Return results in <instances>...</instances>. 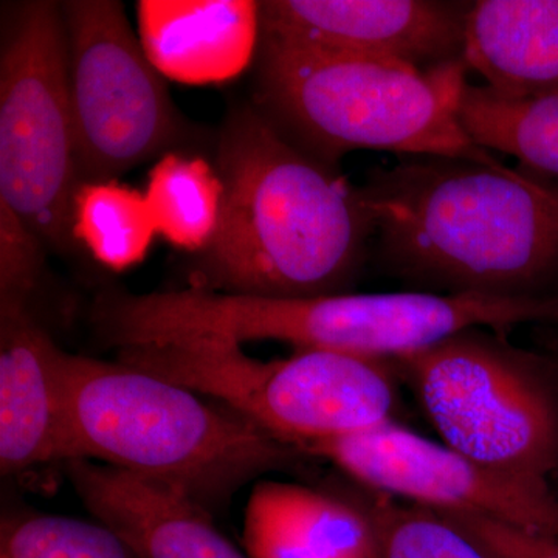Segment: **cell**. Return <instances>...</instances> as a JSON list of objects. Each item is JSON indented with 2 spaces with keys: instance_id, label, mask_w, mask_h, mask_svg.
I'll use <instances>...</instances> for the list:
<instances>
[{
  "instance_id": "obj_6",
  "label": "cell",
  "mask_w": 558,
  "mask_h": 558,
  "mask_svg": "<svg viewBox=\"0 0 558 558\" xmlns=\"http://www.w3.org/2000/svg\"><path fill=\"white\" fill-rule=\"evenodd\" d=\"M119 360L230 407L300 451L395 421L391 360L296 349L264 362L241 344L186 339L119 349Z\"/></svg>"
},
{
  "instance_id": "obj_14",
  "label": "cell",
  "mask_w": 558,
  "mask_h": 558,
  "mask_svg": "<svg viewBox=\"0 0 558 558\" xmlns=\"http://www.w3.org/2000/svg\"><path fill=\"white\" fill-rule=\"evenodd\" d=\"M138 36L167 80L220 84L252 69L260 40V2L140 0Z\"/></svg>"
},
{
  "instance_id": "obj_18",
  "label": "cell",
  "mask_w": 558,
  "mask_h": 558,
  "mask_svg": "<svg viewBox=\"0 0 558 558\" xmlns=\"http://www.w3.org/2000/svg\"><path fill=\"white\" fill-rule=\"evenodd\" d=\"M143 193L157 233L172 247L194 256L215 240L223 189L213 160L193 150L167 154L149 171Z\"/></svg>"
},
{
  "instance_id": "obj_13",
  "label": "cell",
  "mask_w": 558,
  "mask_h": 558,
  "mask_svg": "<svg viewBox=\"0 0 558 558\" xmlns=\"http://www.w3.org/2000/svg\"><path fill=\"white\" fill-rule=\"evenodd\" d=\"M84 508L137 558H248L209 510L163 481L89 459L65 462Z\"/></svg>"
},
{
  "instance_id": "obj_22",
  "label": "cell",
  "mask_w": 558,
  "mask_h": 558,
  "mask_svg": "<svg viewBox=\"0 0 558 558\" xmlns=\"http://www.w3.org/2000/svg\"><path fill=\"white\" fill-rule=\"evenodd\" d=\"M44 244L7 205L0 204V310H27L44 266Z\"/></svg>"
},
{
  "instance_id": "obj_20",
  "label": "cell",
  "mask_w": 558,
  "mask_h": 558,
  "mask_svg": "<svg viewBox=\"0 0 558 558\" xmlns=\"http://www.w3.org/2000/svg\"><path fill=\"white\" fill-rule=\"evenodd\" d=\"M377 558H492L469 532L436 510L363 488Z\"/></svg>"
},
{
  "instance_id": "obj_11",
  "label": "cell",
  "mask_w": 558,
  "mask_h": 558,
  "mask_svg": "<svg viewBox=\"0 0 558 558\" xmlns=\"http://www.w3.org/2000/svg\"><path fill=\"white\" fill-rule=\"evenodd\" d=\"M472 2L267 0L260 35L421 70L462 60Z\"/></svg>"
},
{
  "instance_id": "obj_8",
  "label": "cell",
  "mask_w": 558,
  "mask_h": 558,
  "mask_svg": "<svg viewBox=\"0 0 558 558\" xmlns=\"http://www.w3.org/2000/svg\"><path fill=\"white\" fill-rule=\"evenodd\" d=\"M78 186L61 2L14 3L0 40V204L46 247L75 252Z\"/></svg>"
},
{
  "instance_id": "obj_3",
  "label": "cell",
  "mask_w": 558,
  "mask_h": 558,
  "mask_svg": "<svg viewBox=\"0 0 558 558\" xmlns=\"http://www.w3.org/2000/svg\"><path fill=\"white\" fill-rule=\"evenodd\" d=\"M95 329L110 347L186 339L244 344L271 340L396 360L472 328L508 333L515 326H558V295L499 299L438 293H339L266 299L185 288L130 293L106 290L94 304Z\"/></svg>"
},
{
  "instance_id": "obj_5",
  "label": "cell",
  "mask_w": 558,
  "mask_h": 558,
  "mask_svg": "<svg viewBox=\"0 0 558 558\" xmlns=\"http://www.w3.org/2000/svg\"><path fill=\"white\" fill-rule=\"evenodd\" d=\"M75 459L163 481L222 505L303 451L230 407L117 359L61 352Z\"/></svg>"
},
{
  "instance_id": "obj_17",
  "label": "cell",
  "mask_w": 558,
  "mask_h": 558,
  "mask_svg": "<svg viewBox=\"0 0 558 558\" xmlns=\"http://www.w3.org/2000/svg\"><path fill=\"white\" fill-rule=\"evenodd\" d=\"M458 119L475 145L513 157L523 178L558 194V92L513 98L465 83Z\"/></svg>"
},
{
  "instance_id": "obj_10",
  "label": "cell",
  "mask_w": 558,
  "mask_h": 558,
  "mask_svg": "<svg viewBox=\"0 0 558 558\" xmlns=\"http://www.w3.org/2000/svg\"><path fill=\"white\" fill-rule=\"evenodd\" d=\"M332 462L360 487L453 515L484 517L558 538L553 486L495 472L398 422L304 450Z\"/></svg>"
},
{
  "instance_id": "obj_1",
  "label": "cell",
  "mask_w": 558,
  "mask_h": 558,
  "mask_svg": "<svg viewBox=\"0 0 558 558\" xmlns=\"http://www.w3.org/2000/svg\"><path fill=\"white\" fill-rule=\"evenodd\" d=\"M213 163L223 201L215 240L190 256L189 288L266 299L348 293L374 226L359 186L282 137L250 101L231 106Z\"/></svg>"
},
{
  "instance_id": "obj_7",
  "label": "cell",
  "mask_w": 558,
  "mask_h": 558,
  "mask_svg": "<svg viewBox=\"0 0 558 558\" xmlns=\"http://www.w3.org/2000/svg\"><path fill=\"white\" fill-rule=\"evenodd\" d=\"M391 363L440 442L495 472L550 486L558 475V360L472 328Z\"/></svg>"
},
{
  "instance_id": "obj_16",
  "label": "cell",
  "mask_w": 558,
  "mask_h": 558,
  "mask_svg": "<svg viewBox=\"0 0 558 558\" xmlns=\"http://www.w3.org/2000/svg\"><path fill=\"white\" fill-rule=\"evenodd\" d=\"M462 61L506 97L558 92V0H476Z\"/></svg>"
},
{
  "instance_id": "obj_15",
  "label": "cell",
  "mask_w": 558,
  "mask_h": 558,
  "mask_svg": "<svg viewBox=\"0 0 558 558\" xmlns=\"http://www.w3.org/2000/svg\"><path fill=\"white\" fill-rule=\"evenodd\" d=\"M248 558H377L368 517L354 499L260 481L245 506Z\"/></svg>"
},
{
  "instance_id": "obj_9",
  "label": "cell",
  "mask_w": 558,
  "mask_h": 558,
  "mask_svg": "<svg viewBox=\"0 0 558 558\" xmlns=\"http://www.w3.org/2000/svg\"><path fill=\"white\" fill-rule=\"evenodd\" d=\"M78 183L119 180L175 150L199 153L204 132L172 101L117 0L61 2Z\"/></svg>"
},
{
  "instance_id": "obj_4",
  "label": "cell",
  "mask_w": 558,
  "mask_h": 558,
  "mask_svg": "<svg viewBox=\"0 0 558 558\" xmlns=\"http://www.w3.org/2000/svg\"><path fill=\"white\" fill-rule=\"evenodd\" d=\"M250 102L293 146L329 167L352 150H391L508 168L458 119L468 65L428 70L260 35Z\"/></svg>"
},
{
  "instance_id": "obj_12",
  "label": "cell",
  "mask_w": 558,
  "mask_h": 558,
  "mask_svg": "<svg viewBox=\"0 0 558 558\" xmlns=\"http://www.w3.org/2000/svg\"><path fill=\"white\" fill-rule=\"evenodd\" d=\"M62 349L27 310H0V470L75 459Z\"/></svg>"
},
{
  "instance_id": "obj_23",
  "label": "cell",
  "mask_w": 558,
  "mask_h": 558,
  "mask_svg": "<svg viewBox=\"0 0 558 558\" xmlns=\"http://www.w3.org/2000/svg\"><path fill=\"white\" fill-rule=\"evenodd\" d=\"M442 513V512H440ZM469 532L492 558H558V538L535 534L502 521L444 513Z\"/></svg>"
},
{
  "instance_id": "obj_19",
  "label": "cell",
  "mask_w": 558,
  "mask_h": 558,
  "mask_svg": "<svg viewBox=\"0 0 558 558\" xmlns=\"http://www.w3.org/2000/svg\"><path fill=\"white\" fill-rule=\"evenodd\" d=\"M73 230L80 247L113 271L138 266L159 236L145 193L119 180L81 183L73 199Z\"/></svg>"
},
{
  "instance_id": "obj_2",
  "label": "cell",
  "mask_w": 558,
  "mask_h": 558,
  "mask_svg": "<svg viewBox=\"0 0 558 558\" xmlns=\"http://www.w3.org/2000/svg\"><path fill=\"white\" fill-rule=\"evenodd\" d=\"M377 267L413 292L558 295V194L453 157H405L359 185Z\"/></svg>"
},
{
  "instance_id": "obj_21",
  "label": "cell",
  "mask_w": 558,
  "mask_h": 558,
  "mask_svg": "<svg viewBox=\"0 0 558 558\" xmlns=\"http://www.w3.org/2000/svg\"><path fill=\"white\" fill-rule=\"evenodd\" d=\"M0 558H137L100 521L53 513L3 520Z\"/></svg>"
}]
</instances>
